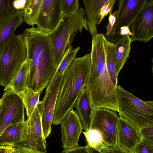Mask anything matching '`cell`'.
Instances as JSON below:
<instances>
[{
    "label": "cell",
    "mask_w": 153,
    "mask_h": 153,
    "mask_svg": "<svg viewBox=\"0 0 153 153\" xmlns=\"http://www.w3.org/2000/svg\"><path fill=\"white\" fill-rule=\"evenodd\" d=\"M106 40L102 33L92 36L90 69L85 87L94 110L102 108L118 112L117 86L112 82L106 64Z\"/></svg>",
    "instance_id": "obj_1"
},
{
    "label": "cell",
    "mask_w": 153,
    "mask_h": 153,
    "mask_svg": "<svg viewBox=\"0 0 153 153\" xmlns=\"http://www.w3.org/2000/svg\"><path fill=\"white\" fill-rule=\"evenodd\" d=\"M48 33L37 27L26 29L22 33L29 67L27 88L40 94L46 88L57 68Z\"/></svg>",
    "instance_id": "obj_2"
},
{
    "label": "cell",
    "mask_w": 153,
    "mask_h": 153,
    "mask_svg": "<svg viewBox=\"0 0 153 153\" xmlns=\"http://www.w3.org/2000/svg\"><path fill=\"white\" fill-rule=\"evenodd\" d=\"M90 61V53L76 57L64 71L53 119L54 125L60 124L68 112L74 107L81 91L85 87Z\"/></svg>",
    "instance_id": "obj_3"
},
{
    "label": "cell",
    "mask_w": 153,
    "mask_h": 153,
    "mask_svg": "<svg viewBox=\"0 0 153 153\" xmlns=\"http://www.w3.org/2000/svg\"><path fill=\"white\" fill-rule=\"evenodd\" d=\"M88 30L86 12L81 7L75 13L63 16L56 27L47 35L53 52L54 66L57 68L77 33Z\"/></svg>",
    "instance_id": "obj_4"
},
{
    "label": "cell",
    "mask_w": 153,
    "mask_h": 153,
    "mask_svg": "<svg viewBox=\"0 0 153 153\" xmlns=\"http://www.w3.org/2000/svg\"><path fill=\"white\" fill-rule=\"evenodd\" d=\"M118 114L137 128L153 124V101H143L120 85L117 87Z\"/></svg>",
    "instance_id": "obj_5"
},
{
    "label": "cell",
    "mask_w": 153,
    "mask_h": 153,
    "mask_svg": "<svg viewBox=\"0 0 153 153\" xmlns=\"http://www.w3.org/2000/svg\"><path fill=\"white\" fill-rule=\"evenodd\" d=\"M27 60L23 35L14 34L0 56V85L5 87L13 79Z\"/></svg>",
    "instance_id": "obj_6"
},
{
    "label": "cell",
    "mask_w": 153,
    "mask_h": 153,
    "mask_svg": "<svg viewBox=\"0 0 153 153\" xmlns=\"http://www.w3.org/2000/svg\"><path fill=\"white\" fill-rule=\"evenodd\" d=\"M119 117L115 111L106 108H97L94 110L89 129L99 131L105 143L109 147L119 146L117 128Z\"/></svg>",
    "instance_id": "obj_7"
},
{
    "label": "cell",
    "mask_w": 153,
    "mask_h": 153,
    "mask_svg": "<svg viewBox=\"0 0 153 153\" xmlns=\"http://www.w3.org/2000/svg\"><path fill=\"white\" fill-rule=\"evenodd\" d=\"M1 99L0 135L8 126L25 121V107L18 94L4 92Z\"/></svg>",
    "instance_id": "obj_8"
},
{
    "label": "cell",
    "mask_w": 153,
    "mask_h": 153,
    "mask_svg": "<svg viewBox=\"0 0 153 153\" xmlns=\"http://www.w3.org/2000/svg\"><path fill=\"white\" fill-rule=\"evenodd\" d=\"M117 16L113 29L107 40L115 43L118 41V35L120 27L127 26L130 29L137 16L146 3L152 0H118Z\"/></svg>",
    "instance_id": "obj_9"
},
{
    "label": "cell",
    "mask_w": 153,
    "mask_h": 153,
    "mask_svg": "<svg viewBox=\"0 0 153 153\" xmlns=\"http://www.w3.org/2000/svg\"><path fill=\"white\" fill-rule=\"evenodd\" d=\"M62 75L52 85H48L43 100L38 105L41 115L43 131L45 139L51 133L53 119Z\"/></svg>",
    "instance_id": "obj_10"
},
{
    "label": "cell",
    "mask_w": 153,
    "mask_h": 153,
    "mask_svg": "<svg viewBox=\"0 0 153 153\" xmlns=\"http://www.w3.org/2000/svg\"><path fill=\"white\" fill-rule=\"evenodd\" d=\"M130 30L132 42H146L153 37V0L146 3L134 19Z\"/></svg>",
    "instance_id": "obj_11"
},
{
    "label": "cell",
    "mask_w": 153,
    "mask_h": 153,
    "mask_svg": "<svg viewBox=\"0 0 153 153\" xmlns=\"http://www.w3.org/2000/svg\"><path fill=\"white\" fill-rule=\"evenodd\" d=\"M27 125L25 139L18 144L30 147L40 152L47 153L46 142L43 130L41 115L37 106L28 120Z\"/></svg>",
    "instance_id": "obj_12"
},
{
    "label": "cell",
    "mask_w": 153,
    "mask_h": 153,
    "mask_svg": "<svg viewBox=\"0 0 153 153\" xmlns=\"http://www.w3.org/2000/svg\"><path fill=\"white\" fill-rule=\"evenodd\" d=\"M60 124L63 150L70 149L79 146L82 128L79 118L73 109L68 112Z\"/></svg>",
    "instance_id": "obj_13"
},
{
    "label": "cell",
    "mask_w": 153,
    "mask_h": 153,
    "mask_svg": "<svg viewBox=\"0 0 153 153\" xmlns=\"http://www.w3.org/2000/svg\"><path fill=\"white\" fill-rule=\"evenodd\" d=\"M63 16L61 0H44L38 16L37 27L49 33L56 27Z\"/></svg>",
    "instance_id": "obj_14"
},
{
    "label": "cell",
    "mask_w": 153,
    "mask_h": 153,
    "mask_svg": "<svg viewBox=\"0 0 153 153\" xmlns=\"http://www.w3.org/2000/svg\"><path fill=\"white\" fill-rule=\"evenodd\" d=\"M118 145L124 153H134L140 137L138 128L122 117L118 123Z\"/></svg>",
    "instance_id": "obj_15"
},
{
    "label": "cell",
    "mask_w": 153,
    "mask_h": 153,
    "mask_svg": "<svg viewBox=\"0 0 153 153\" xmlns=\"http://www.w3.org/2000/svg\"><path fill=\"white\" fill-rule=\"evenodd\" d=\"M75 112L78 116L82 129H89L94 109L89 93L85 87L82 90L76 103Z\"/></svg>",
    "instance_id": "obj_16"
},
{
    "label": "cell",
    "mask_w": 153,
    "mask_h": 153,
    "mask_svg": "<svg viewBox=\"0 0 153 153\" xmlns=\"http://www.w3.org/2000/svg\"><path fill=\"white\" fill-rule=\"evenodd\" d=\"M22 10H17L10 17L0 24V56L16 29L23 21Z\"/></svg>",
    "instance_id": "obj_17"
},
{
    "label": "cell",
    "mask_w": 153,
    "mask_h": 153,
    "mask_svg": "<svg viewBox=\"0 0 153 153\" xmlns=\"http://www.w3.org/2000/svg\"><path fill=\"white\" fill-rule=\"evenodd\" d=\"M26 125V120L7 127L0 135V146L22 143L25 139Z\"/></svg>",
    "instance_id": "obj_18"
},
{
    "label": "cell",
    "mask_w": 153,
    "mask_h": 153,
    "mask_svg": "<svg viewBox=\"0 0 153 153\" xmlns=\"http://www.w3.org/2000/svg\"><path fill=\"white\" fill-rule=\"evenodd\" d=\"M111 0H82L85 8L88 30L92 36L98 33L95 24L97 16L101 8Z\"/></svg>",
    "instance_id": "obj_19"
},
{
    "label": "cell",
    "mask_w": 153,
    "mask_h": 153,
    "mask_svg": "<svg viewBox=\"0 0 153 153\" xmlns=\"http://www.w3.org/2000/svg\"><path fill=\"white\" fill-rule=\"evenodd\" d=\"M132 42L130 35H127L123 36L115 44V72L117 77L129 56Z\"/></svg>",
    "instance_id": "obj_20"
},
{
    "label": "cell",
    "mask_w": 153,
    "mask_h": 153,
    "mask_svg": "<svg viewBox=\"0 0 153 153\" xmlns=\"http://www.w3.org/2000/svg\"><path fill=\"white\" fill-rule=\"evenodd\" d=\"M29 67L27 60L12 80L4 90V92L17 94L27 88Z\"/></svg>",
    "instance_id": "obj_21"
},
{
    "label": "cell",
    "mask_w": 153,
    "mask_h": 153,
    "mask_svg": "<svg viewBox=\"0 0 153 153\" xmlns=\"http://www.w3.org/2000/svg\"><path fill=\"white\" fill-rule=\"evenodd\" d=\"M82 132L85 137L87 145L96 152L108 153L110 147L106 145L99 131L94 128H90L86 131Z\"/></svg>",
    "instance_id": "obj_22"
},
{
    "label": "cell",
    "mask_w": 153,
    "mask_h": 153,
    "mask_svg": "<svg viewBox=\"0 0 153 153\" xmlns=\"http://www.w3.org/2000/svg\"><path fill=\"white\" fill-rule=\"evenodd\" d=\"M41 94L31 88H26L17 94L20 97L25 108L27 120L30 119L31 115L36 107L41 103L39 100Z\"/></svg>",
    "instance_id": "obj_23"
},
{
    "label": "cell",
    "mask_w": 153,
    "mask_h": 153,
    "mask_svg": "<svg viewBox=\"0 0 153 153\" xmlns=\"http://www.w3.org/2000/svg\"><path fill=\"white\" fill-rule=\"evenodd\" d=\"M44 0H27L23 12V21L33 27L36 25L39 13Z\"/></svg>",
    "instance_id": "obj_24"
},
{
    "label": "cell",
    "mask_w": 153,
    "mask_h": 153,
    "mask_svg": "<svg viewBox=\"0 0 153 153\" xmlns=\"http://www.w3.org/2000/svg\"><path fill=\"white\" fill-rule=\"evenodd\" d=\"M115 45L107 39L105 45V62L107 68L114 84L117 86L118 79L115 72Z\"/></svg>",
    "instance_id": "obj_25"
},
{
    "label": "cell",
    "mask_w": 153,
    "mask_h": 153,
    "mask_svg": "<svg viewBox=\"0 0 153 153\" xmlns=\"http://www.w3.org/2000/svg\"><path fill=\"white\" fill-rule=\"evenodd\" d=\"M80 49L79 47L73 49L71 45L70 46L65 53L56 71L48 85H52L56 80L63 74L65 69L72 60L76 57V54Z\"/></svg>",
    "instance_id": "obj_26"
},
{
    "label": "cell",
    "mask_w": 153,
    "mask_h": 153,
    "mask_svg": "<svg viewBox=\"0 0 153 153\" xmlns=\"http://www.w3.org/2000/svg\"><path fill=\"white\" fill-rule=\"evenodd\" d=\"M14 0H0V24L10 17L17 10L13 6Z\"/></svg>",
    "instance_id": "obj_27"
},
{
    "label": "cell",
    "mask_w": 153,
    "mask_h": 153,
    "mask_svg": "<svg viewBox=\"0 0 153 153\" xmlns=\"http://www.w3.org/2000/svg\"><path fill=\"white\" fill-rule=\"evenodd\" d=\"M79 0H61V9L64 16L72 15L79 9Z\"/></svg>",
    "instance_id": "obj_28"
},
{
    "label": "cell",
    "mask_w": 153,
    "mask_h": 153,
    "mask_svg": "<svg viewBox=\"0 0 153 153\" xmlns=\"http://www.w3.org/2000/svg\"><path fill=\"white\" fill-rule=\"evenodd\" d=\"M134 153H153V142L140 138L135 146Z\"/></svg>",
    "instance_id": "obj_29"
},
{
    "label": "cell",
    "mask_w": 153,
    "mask_h": 153,
    "mask_svg": "<svg viewBox=\"0 0 153 153\" xmlns=\"http://www.w3.org/2000/svg\"><path fill=\"white\" fill-rule=\"evenodd\" d=\"M116 0H111L102 7L97 16L95 22L96 25L100 24L104 17L109 12H112L114 5Z\"/></svg>",
    "instance_id": "obj_30"
},
{
    "label": "cell",
    "mask_w": 153,
    "mask_h": 153,
    "mask_svg": "<svg viewBox=\"0 0 153 153\" xmlns=\"http://www.w3.org/2000/svg\"><path fill=\"white\" fill-rule=\"evenodd\" d=\"M140 138L153 142V124L138 128Z\"/></svg>",
    "instance_id": "obj_31"
},
{
    "label": "cell",
    "mask_w": 153,
    "mask_h": 153,
    "mask_svg": "<svg viewBox=\"0 0 153 153\" xmlns=\"http://www.w3.org/2000/svg\"><path fill=\"white\" fill-rule=\"evenodd\" d=\"M117 11H115L113 13L111 12H109V22L106 27L107 31L106 36L109 35L113 29L117 19Z\"/></svg>",
    "instance_id": "obj_32"
},
{
    "label": "cell",
    "mask_w": 153,
    "mask_h": 153,
    "mask_svg": "<svg viewBox=\"0 0 153 153\" xmlns=\"http://www.w3.org/2000/svg\"><path fill=\"white\" fill-rule=\"evenodd\" d=\"M96 152L92 148L87 145L85 146H77L73 149L67 150H63L62 153H93Z\"/></svg>",
    "instance_id": "obj_33"
},
{
    "label": "cell",
    "mask_w": 153,
    "mask_h": 153,
    "mask_svg": "<svg viewBox=\"0 0 153 153\" xmlns=\"http://www.w3.org/2000/svg\"><path fill=\"white\" fill-rule=\"evenodd\" d=\"M127 35H132V33L131 32L130 29L129 27L127 26H124L121 27L118 35V41L123 36Z\"/></svg>",
    "instance_id": "obj_34"
},
{
    "label": "cell",
    "mask_w": 153,
    "mask_h": 153,
    "mask_svg": "<svg viewBox=\"0 0 153 153\" xmlns=\"http://www.w3.org/2000/svg\"><path fill=\"white\" fill-rule=\"evenodd\" d=\"M26 3L27 0H14L13 6L16 10H22L25 8Z\"/></svg>",
    "instance_id": "obj_35"
},
{
    "label": "cell",
    "mask_w": 153,
    "mask_h": 153,
    "mask_svg": "<svg viewBox=\"0 0 153 153\" xmlns=\"http://www.w3.org/2000/svg\"><path fill=\"white\" fill-rule=\"evenodd\" d=\"M0 153H16L18 152L14 146H0Z\"/></svg>",
    "instance_id": "obj_36"
},
{
    "label": "cell",
    "mask_w": 153,
    "mask_h": 153,
    "mask_svg": "<svg viewBox=\"0 0 153 153\" xmlns=\"http://www.w3.org/2000/svg\"><path fill=\"white\" fill-rule=\"evenodd\" d=\"M1 105V99H0V108Z\"/></svg>",
    "instance_id": "obj_37"
}]
</instances>
